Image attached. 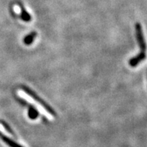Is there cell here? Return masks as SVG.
I'll return each instance as SVG.
<instances>
[{
  "instance_id": "cell-1",
  "label": "cell",
  "mask_w": 147,
  "mask_h": 147,
  "mask_svg": "<svg viewBox=\"0 0 147 147\" xmlns=\"http://www.w3.org/2000/svg\"><path fill=\"white\" fill-rule=\"evenodd\" d=\"M22 90H24L25 93H27V95L29 96L31 98L34 99V101H35L36 102L38 105H40L42 108H43L46 110V111L49 114H52V116H56V113L53 109L50 107V105H49L47 102H45L43 99L40 98L35 93H34L32 90H30L29 88L27 87H22Z\"/></svg>"
},
{
  "instance_id": "cell-4",
  "label": "cell",
  "mask_w": 147,
  "mask_h": 147,
  "mask_svg": "<svg viewBox=\"0 0 147 147\" xmlns=\"http://www.w3.org/2000/svg\"><path fill=\"white\" fill-rule=\"evenodd\" d=\"M0 138H2V140H3L7 146H9L10 147H23L22 146H21L20 144L16 143L14 140H13L12 139L9 138L8 137L5 136V135L1 131V130H0Z\"/></svg>"
},
{
  "instance_id": "cell-5",
  "label": "cell",
  "mask_w": 147,
  "mask_h": 147,
  "mask_svg": "<svg viewBox=\"0 0 147 147\" xmlns=\"http://www.w3.org/2000/svg\"><path fill=\"white\" fill-rule=\"evenodd\" d=\"M19 6L20 7L21 10V14H20V18L22 19L23 21H26V22H29L31 20H32V17H31V15L26 11L23 6L22 5V4L20 3L19 4Z\"/></svg>"
},
{
  "instance_id": "cell-7",
  "label": "cell",
  "mask_w": 147,
  "mask_h": 147,
  "mask_svg": "<svg viewBox=\"0 0 147 147\" xmlns=\"http://www.w3.org/2000/svg\"><path fill=\"white\" fill-rule=\"evenodd\" d=\"M28 117L31 119H37L39 114H38V111H37L35 108H34L32 106H30L28 108Z\"/></svg>"
},
{
  "instance_id": "cell-2",
  "label": "cell",
  "mask_w": 147,
  "mask_h": 147,
  "mask_svg": "<svg viewBox=\"0 0 147 147\" xmlns=\"http://www.w3.org/2000/svg\"><path fill=\"white\" fill-rule=\"evenodd\" d=\"M135 31H136V37L138 40V43L140 49V52H146V43L145 38H144L143 31H142L141 25L140 23H136L135 25Z\"/></svg>"
},
{
  "instance_id": "cell-3",
  "label": "cell",
  "mask_w": 147,
  "mask_h": 147,
  "mask_svg": "<svg viewBox=\"0 0 147 147\" xmlns=\"http://www.w3.org/2000/svg\"><path fill=\"white\" fill-rule=\"evenodd\" d=\"M146 58V53L145 52H140L138 55L134 56L129 60V65L132 67H137L140 62L145 60Z\"/></svg>"
},
{
  "instance_id": "cell-6",
  "label": "cell",
  "mask_w": 147,
  "mask_h": 147,
  "mask_svg": "<svg viewBox=\"0 0 147 147\" xmlns=\"http://www.w3.org/2000/svg\"><path fill=\"white\" fill-rule=\"evenodd\" d=\"M36 36H37V33L34 32L28 34V35L26 36V37H24V39H23V43L26 45H27V46L31 45L33 43L34 40V38L36 37Z\"/></svg>"
},
{
  "instance_id": "cell-8",
  "label": "cell",
  "mask_w": 147,
  "mask_h": 147,
  "mask_svg": "<svg viewBox=\"0 0 147 147\" xmlns=\"http://www.w3.org/2000/svg\"><path fill=\"white\" fill-rule=\"evenodd\" d=\"M1 123H2V126L4 127V129H5V130L7 131V132L9 133V134H12V135H13V136H16V135H15V134H14V132H13V131H12V129H11V127H10L9 125H7V123H5V122H3V121L1 122Z\"/></svg>"
}]
</instances>
